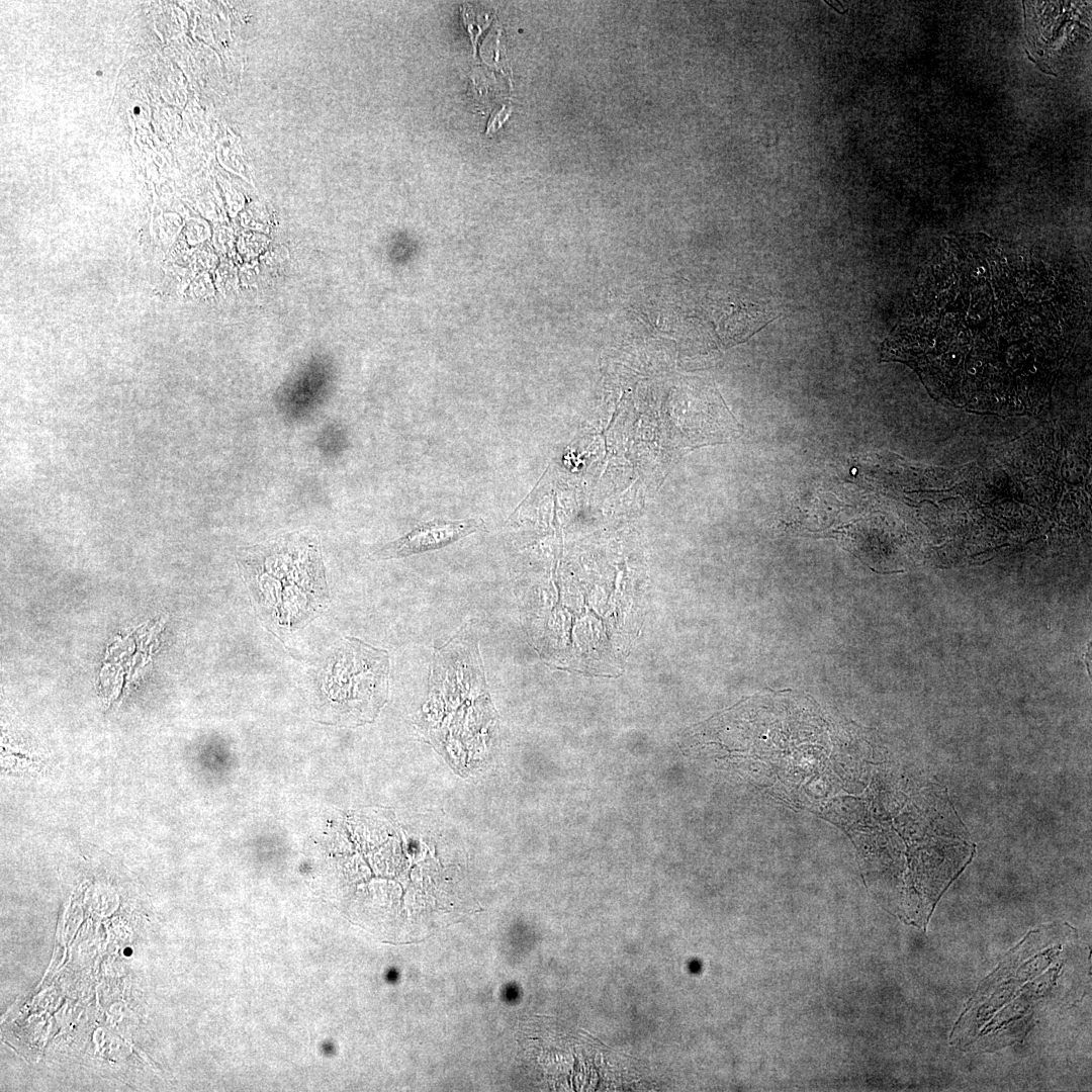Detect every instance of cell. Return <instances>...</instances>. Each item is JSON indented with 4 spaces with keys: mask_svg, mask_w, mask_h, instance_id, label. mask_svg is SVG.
I'll use <instances>...</instances> for the list:
<instances>
[{
    "mask_svg": "<svg viewBox=\"0 0 1092 1092\" xmlns=\"http://www.w3.org/2000/svg\"><path fill=\"white\" fill-rule=\"evenodd\" d=\"M1088 308L1071 264L958 235L921 268L880 356L911 367L952 406L1032 415L1050 400Z\"/></svg>",
    "mask_w": 1092,
    "mask_h": 1092,
    "instance_id": "1",
    "label": "cell"
},
{
    "mask_svg": "<svg viewBox=\"0 0 1092 1092\" xmlns=\"http://www.w3.org/2000/svg\"><path fill=\"white\" fill-rule=\"evenodd\" d=\"M388 673L385 650L347 637L327 659L321 687L345 721L363 723L373 719L384 704Z\"/></svg>",
    "mask_w": 1092,
    "mask_h": 1092,
    "instance_id": "2",
    "label": "cell"
},
{
    "mask_svg": "<svg viewBox=\"0 0 1092 1092\" xmlns=\"http://www.w3.org/2000/svg\"><path fill=\"white\" fill-rule=\"evenodd\" d=\"M483 528L481 519L425 523L385 545L375 555L378 559L399 558L439 549Z\"/></svg>",
    "mask_w": 1092,
    "mask_h": 1092,
    "instance_id": "3",
    "label": "cell"
},
{
    "mask_svg": "<svg viewBox=\"0 0 1092 1092\" xmlns=\"http://www.w3.org/2000/svg\"><path fill=\"white\" fill-rule=\"evenodd\" d=\"M510 112L511 111L507 107L504 106L502 109H499L496 112H494L493 114H491L490 119H489V121L487 123L486 133H489L490 131L493 132L498 127H500L503 122L510 115Z\"/></svg>",
    "mask_w": 1092,
    "mask_h": 1092,
    "instance_id": "4",
    "label": "cell"
},
{
    "mask_svg": "<svg viewBox=\"0 0 1092 1092\" xmlns=\"http://www.w3.org/2000/svg\"><path fill=\"white\" fill-rule=\"evenodd\" d=\"M124 954L125 956H130L131 954V949L130 948H125L124 949Z\"/></svg>",
    "mask_w": 1092,
    "mask_h": 1092,
    "instance_id": "5",
    "label": "cell"
}]
</instances>
